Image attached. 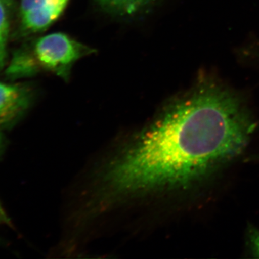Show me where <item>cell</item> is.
Segmentation results:
<instances>
[{"label": "cell", "instance_id": "obj_9", "mask_svg": "<svg viewBox=\"0 0 259 259\" xmlns=\"http://www.w3.org/2000/svg\"><path fill=\"white\" fill-rule=\"evenodd\" d=\"M49 0H21L20 3V13H26L29 10L38 8L41 5L45 4Z\"/></svg>", "mask_w": 259, "mask_h": 259}, {"label": "cell", "instance_id": "obj_10", "mask_svg": "<svg viewBox=\"0 0 259 259\" xmlns=\"http://www.w3.org/2000/svg\"><path fill=\"white\" fill-rule=\"evenodd\" d=\"M11 221L6 211L3 208V205L0 203V226L1 225H10Z\"/></svg>", "mask_w": 259, "mask_h": 259}, {"label": "cell", "instance_id": "obj_8", "mask_svg": "<svg viewBox=\"0 0 259 259\" xmlns=\"http://www.w3.org/2000/svg\"><path fill=\"white\" fill-rule=\"evenodd\" d=\"M247 242L250 253L254 258H259V229L249 224L247 229Z\"/></svg>", "mask_w": 259, "mask_h": 259}, {"label": "cell", "instance_id": "obj_11", "mask_svg": "<svg viewBox=\"0 0 259 259\" xmlns=\"http://www.w3.org/2000/svg\"><path fill=\"white\" fill-rule=\"evenodd\" d=\"M3 134H2V125L0 124V148L3 145Z\"/></svg>", "mask_w": 259, "mask_h": 259}, {"label": "cell", "instance_id": "obj_7", "mask_svg": "<svg viewBox=\"0 0 259 259\" xmlns=\"http://www.w3.org/2000/svg\"><path fill=\"white\" fill-rule=\"evenodd\" d=\"M9 35V22L4 5L0 0V70L4 68L7 56V42Z\"/></svg>", "mask_w": 259, "mask_h": 259}, {"label": "cell", "instance_id": "obj_6", "mask_svg": "<svg viewBox=\"0 0 259 259\" xmlns=\"http://www.w3.org/2000/svg\"><path fill=\"white\" fill-rule=\"evenodd\" d=\"M38 69L32 54L18 52L10 63L7 73L11 77H23L35 74Z\"/></svg>", "mask_w": 259, "mask_h": 259}, {"label": "cell", "instance_id": "obj_1", "mask_svg": "<svg viewBox=\"0 0 259 259\" xmlns=\"http://www.w3.org/2000/svg\"><path fill=\"white\" fill-rule=\"evenodd\" d=\"M256 126L241 93L199 75L112 161L105 184L115 194L198 188L244 152Z\"/></svg>", "mask_w": 259, "mask_h": 259}, {"label": "cell", "instance_id": "obj_4", "mask_svg": "<svg viewBox=\"0 0 259 259\" xmlns=\"http://www.w3.org/2000/svg\"><path fill=\"white\" fill-rule=\"evenodd\" d=\"M69 0H49L45 4L21 15L24 30L39 32L45 30L57 20Z\"/></svg>", "mask_w": 259, "mask_h": 259}, {"label": "cell", "instance_id": "obj_3", "mask_svg": "<svg viewBox=\"0 0 259 259\" xmlns=\"http://www.w3.org/2000/svg\"><path fill=\"white\" fill-rule=\"evenodd\" d=\"M30 94L18 85L0 82V124L14 121L28 107Z\"/></svg>", "mask_w": 259, "mask_h": 259}, {"label": "cell", "instance_id": "obj_2", "mask_svg": "<svg viewBox=\"0 0 259 259\" xmlns=\"http://www.w3.org/2000/svg\"><path fill=\"white\" fill-rule=\"evenodd\" d=\"M92 53L93 49L69 35L54 32L37 40L32 56L39 69L48 70L63 79H67L73 65Z\"/></svg>", "mask_w": 259, "mask_h": 259}, {"label": "cell", "instance_id": "obj_5", "mask_svg": "<svg viewBox=\"0 0 259 259\" xmlns=\"http://www.w3.org/2000/svg\"><path fill=\"white\" fill-rule=\"evenodd\" d=\"M104 9L120 15H134L154 0H97Z\"/></svg>", "mask_w": 259, "mask_h": 259}]
</instances>
